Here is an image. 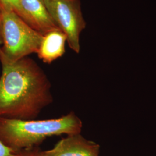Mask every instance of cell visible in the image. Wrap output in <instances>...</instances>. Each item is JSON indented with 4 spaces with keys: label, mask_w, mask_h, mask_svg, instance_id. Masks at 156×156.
Segmentation results:
<instances>
[{
    "label": "cell",
    "mask_w": 156,
    "mask_h": 156,
    "mask_svg": "<svg viewBox=\"0 0 156 156\" xmlns=\"http://www.w3.org/2000/svg\"><path fill=\"white\" fill-rule=\"evenodd\" d=\"M2 44V13L0 8V46Z\"/></svg>",
    "instance_id": "11"
},
{
    "label": "cell",
    "mask_w": 156,
    "mask_h": 156,
    "mask_svg": "<svg viewBox=\"0 0 156 156\" xmlns=\"http://www.w3.org/2000/svg\"><path fill=\"white\" fill-rule=\"evenodd\" d=\"M100 145L80 134H70L50 150L41 151V156H98Z\"/></svg>",
    "instance_id": "6"
},
{
    "label": "cell",
    "mask_w": 156,
    "mask_h": 156,
    "mask_svg": "<svg viewBox=\"0 0 156 156\" xmlns=\"http://www.w3.org/2000/svg\"><path fill=\"white\" fill-rule=\"evenodd\" d=\"M16 14L31 27L42 34L58 28L44 0H19Z\"/></svg>",
    "instance_id": "5"
},
{
    "label": "cell",
    "mask_w": 156,
    "mask_h": 156,
    "mask_svg": "<svg viewBox=\"0 0 156 156\" xmlns=\"http://www.w3.org/2000/svg\"><path fill=\"white\" fill-rule=\"evenodd\" d=\"M2 13V39L0 46L12 61L37 52L43 34L31 27L16 13L0 4Z\"/></svg>",
    "instance_id": "3"
},
{
    "label": "cell",
    "mask_w": 156,
    "mask_h": 156,
    "mask_svg": "<svg viewBox=\"0 0 156 156\" xmlns=\"http://www.w3.org/2000/svg\"><path fill=\"white\" fill-rule=\"evenodd\" d=\"M21 156H41V151L36 147H34L23 151Z\"/></svg>",
    "instance_id": "10"
},
{
    "label": "cell",
    "mask_w": 156,
    "mask_h": 156,
    "mask_svg": "<svg viewBox=\"0 0 156 156\" xmlns=\"http://www.w3.org/2000/svg\"><path fill=\"white\" fill-rule=\"evenodd\" d=\"M67 36L60 28L50 30L43 34L37 53L42 62L51 64L64 55L66 52Z\"/></svg>",
    "instance_id": "7"
},
{
    "label": "cell",
    "mask_w": 156,
    "mask_h": 156,
    "mask_svg": "<svg viewBox=\"0 0 156 156\" xmlns=\"http://www.w3.org/2000/svg\"><path fill=\"white\" fill-rule=\"evenodd\" d=\"M82 122L73 112L46 120H20L0 116V140L22 151L35 147L47 138L81 133Z\"/></svg>",
    "instance_id": "2"
},
{
    "label": "cell",
    "mask_w": 156,
    "mask_h": 156,
    "mask_svg": "<svg viewBox=\"0 0 156 156\" xmlns=\"http://www.w3.org/2000/svg\"><path fill=\"white\" fill-rule=\"evenodd\" d=\"M0 116L33 120L53 101L51 83L28 57L12 61L0 47Z\"/></svg>",
    "instance_id": "1"
},
{
    "label": "cell",
    "mask_w": 156,
    "mask_h": 156,
    "mask_svg": "<svg viewBox=\"0 0 156 156\" xmlns=\"http://www.w3.org/2000/svg\"><path fill=\"white\" fill-rule=\"evenodd\" d=\"M19 0H0V4L13 10L16 13L19 9Z\"/></svg>",
    "instance_id": "9"
},
{
    "label": "cell",
    "mask_w": 156,
    "mask_h": 156,
    "mask_svg": "<svg viewBox=\"0 0 156 156\" xmlns=\"http://www.w3.org/2000/svg\"><path fill=\"white\" fill-rule=\"evenodd\" d=\"M22 152L7 146L0 140V156H21Z\"/></svg>",
    "instance_id": "8"
},
{
    "label": "cell",
    "mask_w": 156,
    "mask_h": 156,
    "mask_svg": "<svg viewBox=\"0 0 156 156\" xmlns=\"http://www.w3.org/2000/svg\"><path fill=\"white\" fill-rule=\"evenodd\" d=\"M44 2L57 27L66 35L69 48L79 53L80 34L86 27L79 0H44Z\"/></svg>",
    "instance_id": "4"
}]
</instances>
